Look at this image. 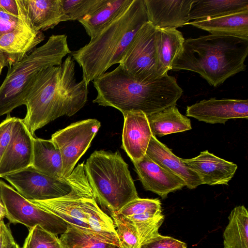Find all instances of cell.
Here are the masks:
<instances>
[{"mask_svg":"<svg viewBox=\"0 0 248 248\" xmlns=\"http://www.w3.org/2000/svg\"><path fill=\"white\" fill-rule=\"evenodd\" d=\"M116 230L120 248H139L140 237L134 223L129 219L114 212L110 214Z\"/></svg>","mask_w":248,"mask_h":248,"instance_id":"cell-29","label":"cell"},{"mask_svg":"<svg viewBox=\"0 0 248 248\" xmlns=\"http://www.w3.org/2000/svg\"><path fill=\"white\" fill-rule=\"evenodd\" d=\"M18 21L13 31L0 37V50L8 57L9 66L22 60L45 39L43 32L32 26L22 0H16Z\"/></svg>","mask_w":248,"mask_h":248,"instance_id":"cell-12","label":"cell"},{"mask_svg":"<svg viewBox=\"0 0 248 248\" xmlns=\"http://www.w3.org/2000/svg\"><path fill=\"white\" fill-rule=\"evenodd\" d=\"M8 228L3 219L0 220V248H3Z\"/></svg>","mask_w":248,"mask_h":248,"instance_id":"cell-39","label":"cell"},{"mask_svg":"<svg viewBox=\"0 0 248 248\" xmlns=\"http://www.w3.org/2000/svg\"><path fill=\"white\" fill-rule=\"evenodd\" d=\"M9 62L7 56L2 51L0 50V75L2 68L5 66L9 67Z\"/></svg>","mask_w":248,"mask_h":248,"instance_id":"cell-40","label":"cell"},{"mask_svg":"<svg viewBox=\"0 0 248 248\" xmlns=\"http://www.w3.org/2000/svg\"><path fill=\"white\" fill-rule=\"evenodd\" d=\"M0 199L10 223L23 224L29 230L39 225L57 235L64 233L67 228L68 224L62 219L26 199L0 180Z\"/></svg>","mask_w":248,"mask_h":248,"instance_id":"cell-8","label":"cell"},{"mask_svg":"<svg viewBox=\"0 0 248 248\" xmlns=\"http://www.w3.org/2000/svg\"><path fill=\"white\" fill-rule=\"evenodd\" d=\"M66 178L72 188L69 194L50 200L30 201L68 224L120 248L113 221L97 204L85 173L84 162L78 165Z\"/></svg>","mask_w":248,"mask_h":248,"instance_id":"cell-5","label":"cell"},{"mask_svg":"<svg viewBox=\"0 0 248 248\" xmlns=\"http://www.w3.org/2000/svg\"><path fill=\"white\" fill-rule=\"evenodd\" d=\"M108 0H62L69 20H80L104 5Z\"/></svg>","mask_w":248,"mask_h":248,"instance_id":"cell-30","label":"cell"},{"mask_svg":"<svg viewBox=\"0 0 248 248\" xmlns=\"http://www.w3.org/2000/svg\"><path fill=\"white\" fill-rule=\"evenodd\" d=\"M164 220V216L162 214L135 225L139 234L140 245L159 234L158 230Z\"/></svg>","mask_w":248,"mask_h":248,"instance_id":"cell-33","label":"cell"},{"mask_svg":"<svg viewBox=\"0 0 248 248\" xmlns=\"http://www.w3.org/2000/svg\"><path fill=\"white\" fill-rule=\"evenodd\" d=\"M186 244L174 238L159 234L140 245L139 248H186Z\"/></svg>","mask_w":248,"mask_h":248,"instance_id":"cell-34","label":"cell"},{"mask_svg":"<svg viewBox=\"0 0 248 248\" xmlns=\"http://www.w3.org/2000/svg\"><path fill=\"white\" fill-rule=\"evenodd\" d=\"M59 239L64 248H119L70 224Z\"/></svg>","mask_w":248,"mask_h":248,"instance_id":"cell-28","label":"cell"},{"mask_svg":"<svg viewBox=\"0 0 248 248\" xmlns=\"http://www.w3.org/2000/svg\"><path fill=\"white\" fill-rule=\"evenodd\" d=\"M33 28L44 31L54 28L61 22L69 20L62 0H22Z\"/></svg>","mask_w":248,"mask_h":248,"instance_id":"cell-20","label":"cell"},{"mask_svg":"<svg viewBox=\"0 0 248 248\" xmlns=\"http://www.w3.org/2000/svg\"><path fill=\"white\" fill-rule=\"evenodd\" d=\"M248 10V0H194L189 20L219 17Z\"/></svg>","mask_w":248,"mask_h":248,"instance_id":"cell-24","label":"cell"},{"mask_svg":"<svg viewBox=\"0 0 248 248\" xmlns=\"http://www.w3.org/2000/svg\"><path fill=\"white\" fill-rule=\"evenodd\" d=\"M31 166L46 175L64 179L61 153L51 139L33 138Z\"/></svg>","mask_w":248,"mask_h":248,"instance_id":"cell-23","label":"cell"},{"mask_svg":"<svg viewBox=\"0 0 248 248\" xmlns=\"http://www.w3.org/2000/svg\"><path fill=\"white\" fill-rule=\"evenodd\" d=\"M84 168L97 202L109 214L139 198L128 166L119 151H95Z\"/></svg>","mask_w":248,"mask_h":248,"instance_id":"cell-7","label":"cell"},{"mask_svg":"<svg viewBox=\"0 0 248 248\" xmlns=\"http://www.w3.org/2000/svg\"><path fill=\"white\" fill-rule=\"evenodd\" d=\"M133 0H108L93 14L78 21L92 39L107 27L131 3Z\"/></svg>","mask_w":248,"mask_h":248,"instance_id":"cell-26","label":"cell"},{"mask_svg":"<svg viewBox=\"0 0 248 248\" xmlns=\"http://www.w3.org/2000/svg\"><path fill=\"white\" fill-rule=\"evenodd\" d=\"M100 123L89 119L74 123L51 136L62 162V177L67 178L88 149L100 127Z\"/></svg>","mask_w":248,"mask_h":248,"instance_id":"cell-10","label":"cell"},{"mask_svg":"<svg viewBox=\"0 0 248 248\" xmlns=\"http://www.w3.org/2000/svg\"><path fill=\"white\" fill-rule=\"evenodd\" d=\"M161 204L158 199L138 198L126 204L117 213L124 217L144 212L162 213Z\"/></svg>","mask_w":248,"mask_h":248,"instance_id":"cell-32","label":"cell"},{"mask_svg":"<svg viewBox=\"0 0 248 248\" xmlns=\"http://www.w3.org/2000/svg\"><path fill=\"white\" fill-rule=\"evenodd\" d=\"M248 54V39L212 34L188 38L171 70L196 72L216 87L246 69Z\"/></svg>","mask_w":248,"mask_h":248,"instance_id":"cell-3","label":"cell"},{"mask_svg":"<svg viewBox=\"0 0 248 248\" xmlns=\"http://www.w3.org/2000/svg\"><path fill=\"white\" fill-rule=\"evenodd\" d=\"M182 161L199 176L202 184L210 186L226 185L237 169L236 164L221 158L207 150L194 158Z\"/></svg>","mask_w":248,"mask_h":248,"instance_id":"cell-18","label":"cell"},{"mask_svg":"<svg viewBox=\"0 0 248 248\" xmlns=\"http://www.w3.org/2000/svg\"><path fill=\"white\" fill-rule=\"evenodd\" d=\"M23 197L29 201H44L69 194L71 186L67 178L58 179L35 169L31 166L4 176Z\"/></svg>","mask_w":248,"mask_h":248,"instance_id":"cell-11","label":"cell"},{"mask_svg":"<svg viewBox=\"0 0 248 248\" xmlns=\"http://www.w3.org/2000/svg\"><path fill=\"white\" fill-rule=\"evenodd\" d=\"M15 118L8 114L0 124V161L9 144Z\"/></svg>","mask_w":248,"mask_h":248,"instance_id":"cell-35","label":"cell"},{"mask_svg":"<svg viewBox=\"0 0 248 248\" xmlns=\"http://www.w3.org/2000/svg\"><path fill=\"white\" fill-rule=\"evenodd\" d=\"M88 85L83 79L77 81L71 55L61 65L40 72L26 97L27 112L22 119L31 134L33 136L36 130L61 116L78 111L87 101Z\"/></svg>","mask_w":248,"mask_h":248,"instance_id":"cell-1","label":"cell"},{"mask_svg":"<svg viewBox=\"0 0 248 248\" xmlns=\"http://www.w3.org/2000/svg\"><path fill=\"white\" fill-rule=\"evenodd\" d=\"M153 135H165L188 131L192 129L190 120L182 115L175 106L147 116Z\"/></svg>","mask_w":248,"mask_h":248,"instance_id":"cell-25","label":"cell"},{"mask_svg":"<svg viewBox=\"0 0 248 248\" xmlns=\"http://www.w3.org/2000/svg\"><path fill=\"white\" fill-rule=\"evenodd\" d=\"M132 162L144 189L162 199L186 186L182 179L165 170L146 154L140 160Z\"/></svg>","mask_w":248,"mask_h":248,"instance_id":"cell-17","label":"cell"},{"mask_svg":"<svg viewBox=\"0 0 248 248\" xmlns=\"http://www.w3.org/2000/svg\"><path fill=\"white\" fill-rule=\"evenodd\" d=\"M223 232L224 248H248V212L244 205L234 207Z\"/></svg>","mask_w":248,"mask_h":248,"instance_id":"cell-27","label":"cell"},{"mask_svg":"<svg viewBox=\"0 0 248 248\" xmlns=\"http://www.w3.org/2000/svg\"><path fill=\"white\" fill-rule=\"evenodd\" d=\"M156 28L150 22L139 30L119 64L134 79L149 82L159 78L157 74L155 35Z\"/></svg>","mask_w":248,"mask_h":248,"instance_id":"cell-9","label":"cell"},{"mask_svg":"<svg viewBox=\"0 0 248 248\" xmlns=\"http://www.w3.org/2000/svg\"><path fill=\"white\" fill-rule=\"evenodd\" d=\"M124 124L122 147L132 162L142 159L145 155L151 137L147 115L140 110L122 113Z\"/></svg>","mask_w":248,"mask_h":248,"instance_id":"cell-15","label":"cell"},{"mask_svg":"<svg viewBox=\"0 0 248 248\" xmlns=\"http://www.w3.org/2000/svg\"><path fill=\"white\" fill-rule=\"evenodd\" d=\"M0 8L10 15L18 17V9L16 0H0Z\"/></svg>","mask_w":248,"mask_h":248,"instance_id":"cell-37","label":"cell"},{"mask_svg":"<svg viewBox=\"0 0 248 248\" xmlns=\"http://www.w3.org/2000/svg\"><path fill=\"white\" fill-rule=\"evenodd\" d=\"M146 155L170 173L178 177L189 189H194L202 183L197 174L187 167L182 158L175 155L165 144L152 135Z\"/></svg>","mask_w":248,"mask_h":248,"instance_id":"cell-19","label":"cell"},{"mask_svg":"<svg viewBox=\"0 0 248 248\" xmlns=\"http://www.w3.org/2000/svg\"><path fill=\"white\" fill-rule=\"evenodd\" d=\"M185 39L176 29L156 28L155 45L157 74L159 77L167 75L182 50Z\"/></svg>","mask_w":248,"mask_h":248,"instance_id":"cell-21","label":"cell"},{"mask_svg":"<svg viewBox=\"0 0 248 248\" xmlns=\"http://www.w3.org/2000/svg\"><path fill=\"white\" fill-rule=\"evenodd\" d=\"M18 17L5 13L0 8V37L15 29Z\"/></svg>","mask_w":248,"mask_h":248,"instance_id":"cell-36","label":"cell"},{"mask_svg":"<svg viewBox=\"0 0 248 248\" xmlns=\"http://www.w3.org/2000/svg\"><path fill=\"white\" fill-rule=\"evenodd\" d=\"M2 248H20L18 245L15 241L9 228L7 229Z\"/></svg>","mask_w":248,"mask_h":248,"instance_id":"cell-38","label":"cell"},{"mask_svg":"<svg viewBox=\"0 0 248 248\" xmlns=\"http://www.w3.org/2000/svg\"><path fill=\"white\" fill-rule=\"evenodd\" d=\"M148 21L144 0L129 6L85 46L71 52L88 85L111 66L120 63L139 30Z\"/></svg>","mask_w":248,"mask_h":248,"instance_id":"cell-4","label":"cell"},{"mask_svg":"<svg viewBox=\"0 0 248 248\" xmlns=\"http://www.w3.org/2000/svg\"><path fill=\"white\" fill-rule=\"evenodd\" d=\"M71 53L65 34L52 35L46 43L10 67L0 86V116L25 105L39 73L48 67L61 65L62 59Z\"/></svg>","mask_w":248,"mask_h":248,"instance_id":"cell-6","label":"cell"},{"mask_svg":"<svg viewBox=\"0 0 248 248\" xmlns=\"http://www.w3.org/2000/svg\"><path fill=\"white\" fill-rule=\"evenodd\" d=\"M33 138L22 119L16 117L9 144L0 161V178L31 166Z\"/></svg>","mask_w":248,"mask_h":248,"instance_id":"cell-13","label":"cell"},{"mask_svg":"<svg viewBox=\"0 0 248 248\" xmlns=\"http://www.w3.org/2000/svg\"><path fill=\"white\" fill-rule=\"evenodd\" d=\"M6 213L3 204L0 199V220L3 219L5 217Z\"/></svg>","mask_w":248,"mask_h":248,"instance_id":"cell-41","label":"cell"},{"mask_svg":"<svg viewBox=\"0 0 248 248\" xmlns=\"http://www.w3.org/2000/svg\"><path fill=\"white\" fill-rule=\"evenodd\" d=\"M212 34L232 36L248 39V10L223 16L189 22Z\"/></svg>","mask_w":248,"mask_h":248,"instance_id":"cell-22","label":"cell"},{"mask_svg":"<svg viewBox=\"0 0 248 248\" xmlns=\"http://www.w3.org/2000/svg\"><path fill=\"white\" fill-rule=\"evenodd\" d=\"M186 116L209 124H225L230 119L248 118V100L211 98L187 106Z\"/></svg>","mask_w":248,"mask_h":248,"instance_id":"cell-14","label":"cell"},{"mask_svg":"<svg viewBox=\"0 0 248 248\" xmlns=\"http://www.w3.org/2000/svg\"><path fill=\"white\" fill-rule=\"evenodd\" d=\"M22 248H64L59 238L36 225L29 229Z\"/></svg>","mask_w":248,"mask_h":248,"instance_id":"cell-31","label":"cell"},{"mask_svg":"<svg viewBox=\"0 0 248 248\" xmlns=\"http://www.w3.org/2000/svg\"><path fill=\"white\" fill-rule=\"evenodd\" d=\"M194 0H144L148 21L156 28L174 29L186 25Z\"/></svg>","mask_w":248,"mask_h":248,"instance_id":"cell-16","label":"cell"},{"mask_svg":"<svg viewBox=\"0 0 248 248\" xmlns=\"http://www.w3.org/2000/svg\"><path fill=\"white\" fill-rule=\"evenodd\" d=\"M97 95L93 101L122 113L140 110L147 116L175 106L183 93L176 79L168 74L142 82L129 75L121 65L93 81Z\"/></svg>","mask_w":248,"mask_h":248,"instance_id":"cell-2","label":"cell"}]
</instances>
